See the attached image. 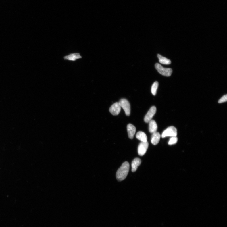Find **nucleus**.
I'll return each instance as SVG.
<instances>
[{"label":"nucleus","instance_id":"nucleus-1","mask_svg":"<svg viewBox=\"0 0 227 227\" xmlns=\"http://www.w3.org/2000/svg\"><path fill=\"white\" fill-rule=\"evenodd\" d=\"M129 164L127 161L122 164L116 173V178L118 181H122L126 179L129 172Z\"/></svg>","mask_w":227,"mask_h":227},{"label":"nucleus","instance_id":"nucleus-2","mask_svg":"<svg viewBox=\"0 0 227 227\" xmlns=\"http://www.w3.org/2000/svg\"><path fill=\"white\" fill-rule=\"evenodd\" d=\"M155 67L159 73L165 76H170L173 72L171 68H164L159 63L155 64Z\"/></svg>","mask_w":227,"mask_h":227},{"label":"nucleus","instance_id":"nucleus-3","mask_svg":"<svg viewBox=\"0 0 227 227\" xmlns=\"http://www.w3.org/2000/svg\"><path fill=\"white\" fill-rule=\"evenodd\" d=\"M177 135V130L174 126L168 127L163 132L161 135L162 138L170 137H176Z\"/></svg>","mask_w":227,"mask_h":227},{"label":"nucleus","instance_id":"nucleus-4","mask_svg":"<svg viewBox=\"0 0 227 227\" xmlns=\"http://www.w3.org/2000/svg\"><path fill=\"white\" fill-rule=\"evenodd\" d=\"M119 103L121 107L124 110L126 115L129 116L130 114L131 108L130 104L128 100L125 99H122L120 100Z\"/></svg>","mask_w":227,"mask_h":227},{"label":"nucleus","instance_id":"nucleus-5","mask_svg":"<svg viewBox=\"0 0 227 227\" xmlns=\"http://www.w3.org/2000/svg\"><path fill=\"white\" fill-rule=\"evenodd\" d=\"M82 57L79 53H71L64 56L63 59L64 60L74 62L78 60L82 59Z\"/></svg>","mask_w":227,"mask_h":227},{"label":"nucleus","instance_id":"nucleus-6","mask_svg":"<svg viewBox=\"0 0 227 227\" xmlns=\"http://www.w3.org/2000/svg\"><path fill=\"white\" fill-rule=\"evenodd\" d=\"M149 146L148 143L141 142L138 147V154L140 156H143L147 152Z\"/></svg>","mask_w":227,"mask_h":227},{"label":"nucleus","instance_id":"nucleus-7","mask_svg":"<svg viewBox=\"0 0 227 227\" xmlns=\"http://www.w3.org/2000/svg\"><path fill=\"white\" fill-rule=\"evenodd\" d=\"M156 107L155 106H152L145 116L144 118L145 122L148 123L150 122L156 113Z\"/></svg>","mask_w":227,"mask_h":227},{"label":"nucleus","instance_id":"nucleus-8","mask_svg":"<svg viewBox=\"0 0 227 227\" xmlns=\"http://www.w3.org/2000/svg\"><path fill=\"white\" fill-rule=\"evenodd\" d=\"M121 108L119 103L116 102L111 105L109 108V111L113 115L116 116L120 112Z\"/></svg>","mask_w":227,"mask_h":227},{"label":"nucleus","instance_id":"nucleus-9","mask_svg":"<svg viewBox=\"0 0 227 227\" xmlns=\"http://www.w3.org/2000/svg\"><path fill=\"white\" fill-rule=\"evenodd\" d=\"M127 129L129 138L130 139H132L136 133L135 126L131 124H129L127 126Z\"/></svg>","mask_w":227,"mask_h":227},{"label":"nucleus","instance_id":"nucleus-10","mask_svg":"<svg viewBox=\"0 0 227 227\" xmlns=\"http://www.w3.org/2000/svg\"><path fill=\"white\" fill-rule=\"evenodd\" d=\"M161 135L159 133L155 132L152 134L151 137V142L154 145H157L160 140Z\"/></svg>","mask_w":227,"mask_h":227},{"label":"nucleus","instance_id":"nucleus-11","mask_svg":"<svg viewBox=\"0 0 227 227\" xmlns=\"http://www.w3.org/2000/svg\"><path fill=\"white\" fill-rule=\"evenodd\" d=\"M149 131L151 133L156 132L157 129V125L156 122L151 120L149 122Z\"/></svg>","mask_w":227,"mask_h":227},{"label":"nucleus","instance_id":"nucleus-12","mask_svg":"<svg viewBox=\"0 0 227 227\" xmlns=\"http://www.w3.org/2000/svg\"><path fill=\"white\" fill-rule=\"evenodd\" d=\"M141 161L140 159L135 158L132 161V172H134L137 170L138 167L141 163Z\"/></svg>","mask_w":227,"mask_h":227},{"label":"nucleus","instance_id":"nucleus-13","mask_svg":"<svg viewBox=\"0 0 227 227\" xmlns=\"http://www.w3.org/2000/svg\"><path fill=\"white\" fill-rule=\"evenodd\" d=\"M136 138L142 142H147V138L146 134L143 132L139 131L136 135Z\"/></svg>","mask_w":227,"mask_h":227},{"label":"nucleus","instance_id":"nucleus-14","mask_svg":"<svg viewBox=\"0 0 227 227\" xmlns=\"http://www.w3.org/2000/svg\"><path fill=\"white\" fill-rule=\"evenodd\" d=\"M157 56L159 60V62L160 63L167 65L170 64L171 63V61L170 59L162 56L161 55L158 54Z\"/></svg>","mask_w":227,"mask_h":227},{"label":"nucleus","instance_id":"nucleus-15","mask_svg":"<svg viewBox=\"0 0 227 227\" xmlns=\"http://www.w3.org/2000/svg\"><path fill=\"white\" fill-rule=\"evenodd\" d=\"M158 85V82H155L154 83L152 86L151 93L152 95L154 96L156 95Z\"/></svg>","mask_w":227,"mask_h":227},{"label":"nucleus","instance_id":"nucleus-16","mask_svg":"<svg viewBox=\"0 0 227 227\" xmlns=\"http://www.w3.org/2000/svg\"><path fill=\"white\" fill-rule=\"evenodd\" d=\"M178 141V138L176 137H171L168 142V144L172 145L177 143Z\"/></svg>","mask_w":227,"mask_h":227},{"label":"nucleus","instance_id":"nucleus-17","mask_svg":"<svg viewBox=\"0 0 227 227\" xmlns=\"http://www.w3.org/2000/svg\"><path fill=\"white\" fill-rule=\"evenodd\" d=\"M227 101V95H224L220 98L218 101L219 103H222L226 102Z\"/></svg>","mask_w":227,"mask_h":227}]
</instances>
